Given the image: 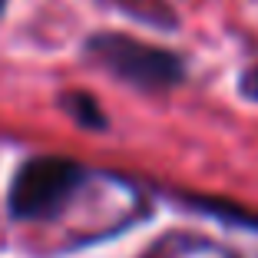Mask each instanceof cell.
I'll list each match as a JSON object with an SVG mask.
<instances>
[{
  "label": "cell",
  "mask_w": 258,
  "mask_h": 258,
  "mask_svg": "<svg viewBox=\"0 0 258 258\" xmlns=\"http://www.w3.org/2000/svg\"><path fill=\"white\" fill-rule=\"evenodd\" d=\"M86 50L116 76L136 86H146V90H166L182 80L179 56H172L169 50H159V46L139 43L133 37H122V33H99L90 40Z\"/></svg>",
  "instance_id": "cell-1"
},
{
  "label": "cell",
  "mask_w": 258,
  "mask_h": 258,
  "mask_svg": "<svg viewBox=\"0 0 258 258\" xmlns=\"http://www.w3.org/2000/svg\"><path fill=\"white\" fill-rule=\"evenodd\" d=\"M80 179L83 169L63 156H43L27 162L10 185V212L17 219H43L73 196Z\"/></svg>",
  "instance_id": "cell-2"
},
{
  "label": "cell",
  "mask_w": 258,
  "mask_h": 258,
  "mask_svg": "<svg viewBox=\"0 0 258 258\" xmlns=\"http://www.w3.org/2000/svg\"><path fill=\"white\" fill-rule=\"evenodd\" d=\"M119 10H126L129 17H139V20H149L156 27H172L175 14L166 0H113Z\"/></svg>",
  "instance_id": "cell-3"
},
{
  "label": "cell",
  "mask_w": 258,
  "mask_h": 258,
  "mask_svg": "<svg viewBox=\"0 0 258 258\" xmlns=\"http://www.w3.org/2000/svg\"><path fill=\"white\" fill-rule=\"evenodd\" d=\"M67 109H70V113H73L80 122H83V126L99 129L103 122H106V119H103V113L96 109V103H93L90 96H83V93H70V96H67Z\"/></svg>",
  "instance_id": "cell-4"
},
{
  "label": "cell",
  "mask_w": 258,
  "mask_h": 258,
  "mask_svg": "<svg viewBox=\"0 0 258 258\" xmlns=\"http://www.w3.org/2000/svg\"><path fill=\"white\" fill-rule=\"evenodd\" d=\"M245 93H248L251 99H258V67L251 70L248 76H245Z\"/></svg>",
  "instance_id": "cell-5"
},
{
  "label": "cell",
  "mask_w": 258,
  "mask_h": 258,
  "mask_svg": "<svg viewBox=\"0 0 258 258\" xmlns=\"http://www.w3.org/2000/svg\"><path fill=\"white\" fill-rule=\"evenodd\" d=\"M4 4H7V0H0V10H4Z\"/></svg>",
  "instance_id": "cell-6"
}]
</instances>
